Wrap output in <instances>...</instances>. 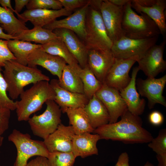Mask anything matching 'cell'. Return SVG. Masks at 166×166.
I'll use <instances>...</instances> for the list:
<instances>
[{"instance_id": "37", "label": "cell", "mask_w": 166, "mask_h": 166, "mask_svg": "<svg viewBox=\"0 0 166 166\" xmlns=\"http://www.w3.org/2000/svg\"><path fill=\"white\" fill-rule=\"evenodd\" d=\"M10 111L8 109L0 108V135L9 128Z\"/></svg>"}, {"instance_id": "22", "label": "cell", "mask_w": 166, "mask_h": 166, "mask_svg": "<svg viewBox=\"0 0 166 166\" xmlns=\"http://www.w3.org/2000/svg\"><path fill=\"white\" fill-rule=\"evenodd\" d=\"M50 83L55 93L54 101L61 109L83 108L89 100L84 94L71 92L63 89L60 86L58 80L52 79Z\"/></svg>"}, {"instance_id": "24", "label": "cell", "mask_w": 166, "mask_h": 166, "mask_svg": "<svg viewBox=\"0 0 166 166\" xmlns=\"http://www.w3.org/2000/svg\"><path fill=\"white\" fill-rule=\"evenodd\" d=\"M84 109L94 130L109 123L110 117L108 111L95 95L89 100Z\"/></svg>"}, {"instance_id": "21", "label": "cell", "mask_w": 166, "mask_h": 166, "mask_svg": "<svg viewBox=\"0 0 166 166\" xmlns=\"http://www.w3.org/2000/svg\"><path fill=\"white\" fill-rule=\"evenodd\" d=\"M139 70L138 67L133 68L130 82L127 86L119 91L128 110L132 114L138 116L143 113L146 104L145 100L140 98V95L137 92L136 87V78Z\"/></svg>"}, {"instance_id": "8", "label": "cell", "mask_w": 166, "mask_h": 166, "mask_svg": "<svg viewBox=\"0 0 166 166\" xmlns=\"http://www.w3.org/2000/svg\"><path fill=\"white\" fill-rule=\"evenodd\" d=\"M158 39V37L134 39L123 36L113 43L110 49L115 58H136L138 60L156 44Z\"/></svg>"}, {"instance_id": "40", "label": "cell", "mask_w": 166, "mask_h": 166, "mask_svg": "<svg viewBox=\"0 0 166 166\" xmlns=\"http://www.w3.org/2000/svg\"><path fill=\"white\" fill-rule=\"evenodd\" d=\"M26 166H49L47 158L42 156H37L28 162Z\"/></svg>"}, {"instance_id": "38", "label": "cell", "mask_w": 166, "mask_h": 166, "mask_svg": "<svg viewBox=\"0 0 166 166\" xmlns=\"http://www.w3.org/2000/svg\"><path fill=\"white\" fill-rule=\"evenodd\" d=\"M63 8L71 11L76 9H79L88 3L85 0H59Z\"/></svg>"}, {"instance_id": "18", "label": "cell", "mask_w": 166, "mask_h": 166, "mask_svg": "<svg viewBox=\"0 0 166 166\" xmlns=\"http://www.w3.org/2000/svg\"><path fill=\"white\" fill-rule=\"evenodd\" d=\"M75 133L71 125L61 123L56 130L44 140L49 152H72V143Z\"/></svg>"}, {"instance_id": "30", "label": "cell", "mask_w": 166, "mask_h": 166, "mask_svg": "<svg viewBox=\"0 0 166 166\" xmlns=\"http://www.w3.org/2000/svg\"><path fill=\"white\" fill-rule=\"evenodd\" d=\"M15 37L18 40L44 45L58 37L52 31L43 27L34 26L33 29L25 30Z\"/></svg>"}, {"instance_id": "9", "label": "cell", "mask_w": 166, "mask_h": 166, "mask_svg": "<svg viewBox=\"0 0 166 166\" xmlns=\"http://www.w3.org/2000/svg\"><path fill=\"white\" fill-rule=\"evenodd\" d=\"M166 44V39L159 45L155 44L137 61L138 67L147 77L155 78L166 69V61L163 54Z\"/></svg>"}, {"instance_id": "47", "label": "cell", "mask_w": 166, "mask_h": 166, "mask_svg": "<svg viewBox=\"0 0 166 166\" xmlns=\"http://www.w3.org/2000/svg\"><path fill=\"white\" fill-rule=\"evenodd\" d=\"M3 139L4 137L2 135H0V147L2 144Z\"/></svg>"}, {"instance_id": "6", "label": "cell", "mask_w": 166, "mask_h": 166, "mask_svg": "<svg viewBox=\"0 0 166 166\" xmlns=\"http://www.w3.org/2000/svg\"><path fill=\"white\" fill-rule=\"evenodd\" d=\"M17 149V156L14 166H26L28 160L35 156L47 158L49 152L43 141L34 140L27 133L14 129L8 137Z\"/></svg>"}, {"instance_id": "7", "label": "cell", "mask_w": 166, "mask_h": 166, "mask_svg": "<svg viewBox=\"0 0 166 166\" xmlns=\"http://www.w3.org/2000/svg\"><path fill=\"white\" fill-rule=\"evenodd\" d=\"M46 108L39 115L34 114L28 120L33 134L44 140L55 131L61 123V110L53 100L45 102Z\"/></svg>"}, {"instance_id": "12", "label": "cell", "mask_w": 166, "mask_h": 166, "mask_svg": "<svg viewBox=\"0 0 166 166\" xmlns=\"http://www.w3.org/2000/svg\"><path fill=\"white\" fill-rule=\"evenodd\" d=\"M131 5L137 12L144 13L151 18L158 26L164 39H166V0H132Z\"/></svg>"}, {"instance_id": "19", "label": "cell", "mask_w": 166, "mask_h": 166, "mask_svg": "<svg viewBox=\"0 0 166 166\" xmlns=\"http://www.w3.org/2000/svg\"><path fill=\"white\" fill-rule=\"evenodd\" d=\"M52 31L61 39L80 66L85 67L87 64L88 50L83 41L74 32L67 29H56Z\"/></svg>"}, {"instance_id": "17", "label": "cell", "mask_w": 166, "mask_h": 166, "mask_svg": "<svg viewBox=\"0 0 166 166\" xmlns=\"http://www.w3.org/2000/svg\"><path fill=\"white\" fill-rule=\"evenodd\" d=\"M66 64L62 58L46 52L41 47L35 49L29 55L27 66L33 68L37 67V65L41 66L52 75L56 76L59 80Z\"/></svg>"}, {"instance_id": "20", "label": "cell", "mask_w": 166, "mask_h": 166, "mask_svg": "<svg viewBox=\"0 0 166 166\" xmlns=\"http://www.w3.org/2000/svg\"><path fill=\"white\" fill-rule=\"evenodd\" d=\"M72 12L63 8L58 10L35 9L27 10L17 16L19 19L25 22L29 21L34 26L43 27L57 18L70 15Z\"/></svg>"}, {"instance_id": "4", "label": "cell", "mask_w": 166, "mask_h": 166, "mask_svg": "<svg viewBox=\"0 0 166 166\" xmlns=\"http://www.w3.org/2000/svg\"><path fill=\"white\" fill-rule=\"evenodd\" d=\"M132 1L124 6L123 36L134 39L158 37L161 34L156 24L146 14L136 13L131 7Z\"/></svg>"}, {"instance_id": "1", "label": "cell", "mask_w": 166, "mask_h": 166, "mask_svg": "<svg viewBox=\"0 0 166 166\" xmlns=\"http://www.w3.org/2000/svg\"><path fill=\"white\" fill-rule=\"evenodd\" d=\"M119 121L109 123L95 129L101 139L121 141L126 144L148 143L153 139L151 134L142 127L139 116L128 109L121 116Z\"/></svg>"}, {"instance_id": "43", "label": "cell", "mask_w": 166, "mask_h": 166, "mask_svg": "<svg viewBox=\"0 0 166 166\" xmlns=\"http://www.w3.org/2000/svg\"><path fill=\"white\" fill-rule=\"evenodd\" d=\"M0 4L2 7L7 8L12 12L15 13L14 9L12 8L10 0H0Z\"/></svg>"}, {"instance_id": "49", "label": "cell", "mask_w": 166, "mask_h": 166, "mask_svg": "<svg viewBox=\"0 0 166 166\" xmlns=\"http://www.w3.org/2000/svg\"></svg>"}, {"instance_id": "13", "label": "cell", "mask_w": 166, "mask_h": 166, "mask_svg": "<svg viewBox=\"0 0 166 166\" xmlns=\"http://www.w3.org/2000/svg\"><path fill=\"white\" fill-rule=\"evenodd\" d=\"M137 59L115 58V61L105 78L104 84L120 91L130 82L129 71Z\"/></svg>"}, {"instance_id": "23", "label": "cell", "mask_w": 166, "mask_h": 166, "mask_svg": "<svg viewBox=\"0 0 166 166\" xmlns=\"http://www.w3.org/2000/svg\"><path fill=\"white\" fill-rule=\"evenodd\" d=\"M101 138L97 134L86 133L75 135L72 143V152L76 158H84L93 155H98L97 144Z\"/></svg>"}, {"instance_id": "28", "label": "cell", "mask_w": 166, "mask_h": 166, "mask_svg": "<svg viewBox=\"0 0 166 166\" xmlns=\"http://www.w3.org/2000/svg\"><path fill=\"white\" fill-rule=\"evenodd\" d=\"M7 46L16 58L15 61L19 64L27 66L29 55L35 49L41 47L42 45L15 39L8 40Z\"/></svg>"}, {"instance_id": "16", "label": "cell", "mask_w": 166, "mask_h": 166, "mask_svg": "<svg viewBox=\"0 0 166 166\" xmlns=\"http://www.w3.org/2000/svg\"><path fill=\"white\" fill-rule=\"evenodd\" d=\"M89 6L88 3L66 18L59 20L56 19L43 27L52 31L58 28L69 30L83 41L85 37V19Z\"/></svg>"}, {"instance_id": "45", "label": "cell", "mask_w": 166, "mask_h": 166, "mask_svg": "<svg viewBox=\"0 0 166 166\" xmlns=\"http://www.w3.org/2000/svg\"><path fill=\"white\" fill-rule=\"evenodd\" d=\"M130 0H109L111 3L115 5L124 6L126 5Z\"/></svg>"}, {"instance_id": "36", "label": "cell", "mask_w": 166, "mask_h": 166, "mask_svg": "<svg viewBox=\"0 0 166 166\" xmlns=\"http://www.w3.org/2000/svg\"><path fill=\"white\" fill-rule=\"evenodd\" d=\"M8 40L0 39V67H3L6 61L16 58L9 49Z\"/></svg>"}, {"instance_id": "14", "label": "cell", "mask_w": 166, "mask_h": 166, "mask_svg": "<svg viewBox=\"0 0 166 166\" xmlns=\"http://www.w3.org/2000/svg\"><path fill=\"white\" fill-rule=\"evenodd\" d=\"M95 95L107 109L110 117L109 124L117 121L118 118L127 109L119 91L105 84H103Z\"/></svg>"}, {"instance_id": "39", "label": "cell", "mask_w": 166, "mask_h": 166, "mask_svg": "<svg viewBox=\"0 0 166 166\" xmlns=\"http://www.w3.org/2000/svg\"><path fill=\"white\" fill-rule=\"evenodd\" d=\"M150 123L152 125L158 126L163 123L164 117L162 114L160 112L155 110L151 112L148 116Z\"/></svg>"}, {"instance_id": "29", "label": "cell", "mask_w": 166, "mask_h": 166, "mask_svg": "<svg viewBox=\"0 0 166 166\" xmlns=\"http://www.w3.org/2000/svg\"><path fill=\"white\" fill-rule=\"evenodd\" d=\"M58 83L61 87L66 90L84 94L83 84L79 74L68 65L64 67Z\"/></svg>"}, {"instance_id": "25", "label": "cell", "mask_w": 166, "mask_h": 166, "mask_svg": "<svg viewBox=\"0 0 166 166\" xmlns=\"http://www.w3.org/2000/svg\"><path fill=\"white\" fill-rule=\"evenodd\" d=\"M41 48L46 52L63 59L79 75L82 68L60 38L58 37L46 44L42 45Z\"/></svg>"}, {"instance_id": "11", "label": "cell", "mask_w": 166, "mask_h": 166, "mask_svg": "<svg viewBox=\"0 0 166 166\" xmlns=\"http://www.w3.org/2000/svg\"><path fill=\"white\" fill-rule=\"evenodd\" d=\"M166 84V75L156 78L147 77L145 80L138 78L136 80L137 89L141 96L148 101L149 109L153 108L156 104L166 107V101L163 93Z\"/></svg>"}, {"instance_id": "26", "label": "cell", "mask_w": 166, "mask_h": 166, "mask_svg": "<svg viewBox=\"0 0 166 166\" xmlns=\"http://www.w3.org/2000/svg\"><path fill=\"white\" fill-rule=\"evenodd\" d=\"M65 113L76 135L85 133H91L94 129L91 126L89 119L84 108L75 109L64 108L61 109Z\"/></svg>"}, {"instance_id": "44", "label": "cell", "mask_w": 166, "mask_h": 166, "mask_svg": "<svg viewBox=\"0 0 166 166\" xmlns=\"http://www.w3.org/2000/svg\"><path fill=\"white\" fill-rule=\"evenodd\" d=\"M156 157L158 162V166H166V155H156Z\"/></svg>"}, {"instance_id": "10", "label": "cell", "mask_w": 166, "mask_h": 166, "mask_svg": "<svg viewBox=\"0 0 166 166\" xmlns=\"http://www.w3.org/2000/svg\"><path fill=\"white\" fill-rule=\"evenodd\" d=\"M100 11L108 36L113 43L123 36L124 6L115 5L109 0H102Z\"/></svg>"}, {"instance_id": "42", "label": "cell", "mask_w": 166, "mask_h": 166, "mask_svg": "<svg viewBox=\"0 0 166 166\" xmlns=\"http://www.w3.org/2000/svg\"><path fill=\"white\" fill-rule=\"evenodd\" d=\"M29 1L30 0H15L14 10L15 13L17 16L19 14V13L21 11L23 7L25 6H26Z\"/></svg>"}, {"instance_id": "31", "label": "cell", "mask_w": 166, "mask_h": 166, "mask_svg": "<svg viewBox=\"0 0 166 166\" xmlns=\"http://www.w3.org/2000/svg\"><path fill=\"white\" fill-rule=\"evenodd\" d=\"M79 75L83 84L84 94L89 100L103 84L97 78L88 64L81 69Z\"/></svg>"}, {"instance_id": "27", "label": "cell", "mask_w": 166, "mask_h": 166, "mask_svg": "<svg viewBox=\"0 0 166 166\" xmlns=\"http://www.w3.org/2000/svg\"><path fill=\"white\" fill-rule=\"evenodd\" d=\"M13 13L10 9L0 6V26L6 34L15 37L29 29L26 22L16 18Z\"/></svg>"}, {"instance_id": "33", "label": "cell", "mask_w": 166, "mask_h": 166, "mask_svg": "<svg viewBox=\"0 0 166 166\" xmlns=\"http://www.w3.org/2000/svg\"><path fill=\"white\" fill-rule=\"evenodd\" d=\"M2 70L0 67V108L14 110L16 109L15 102L7 95V85L2 72Z\"/></svg>"}, {"instance_id": "15", "label": "cell", "mask_w": 166, "mask_h": 166, "mask_svg": "<svg viewBox=\"0 0 166 166\" xmlns=\"http://www.w3.org/2000/svg\"><path fill=\"white\" fill-rule=\"evenodd\" d=\"M115 59L111 49H88L87 64L97 78L103 84Z\"/></svg>"}, {"instance_id": "41", "label": "cell", "mask_w": 166, "mask_h": 166, "mask_svg": "<svg viewBox=\"0 0 166 166\" xmlns=\"http://www.w3.org/2000/svg\"><path fill=\"white\" fill-rule=\"evenodd\" d=\"M128 155L126 152L121 153L118 157L117 161L114 166H130Z\"/></svg>"}, {"instance_id": "48", "label": "cell", "mask_w": 166, "mask_h": 166, "mask_svg": "<svg viewBox=\"0 0 166 166\" xmlns=\"http://www.w3.org/2000/svg\"><path fill=\"white\" fill-rule=\"evenodd\" d=\"M144 166H153V165L148 161H147Z\"/></svg>"}, {"instance_id": "35", "label": "cell", "mask_w": 166, "mask_h": 166, "mask_svg": "<svg viewBox=\"0 0 166 166\" xmlns=\"http://www.w3.org/2000/svg\"><path fill=\"white\" fill-rule=\"evenodd\" d=\"M148 146L156 153V155H166V129L160 130L158 136L153 138L148 143Z\"/></svg>"}, {"instance_id": "2", "label": "cell", "mask_w": 166, "mask_h": 166, "mask_svg": "<svg viewBox=\"0 0 166 166\" xmlns=\"http://www.w3.org/2000/svg\"><path fill=\"white\" fill-rule=\"evenodd\" d=\"M3 67V74L7 85V92L12 99H17L27 85L50 80L49 77L37 67L24 65L15 60L7 61Z\"/></svg>"}, {"instance_id": "32", "label": "cell", "mask_w": 166, "mask_h": 166, "mask_svg": "<svg viewBox=\"0 0 166 166\" xmlns=\"http://www.w3.org/2000/svg\"><path fill=\"white\" fill-rule=\"evenodd\" d=\"M76 158L72 152H49L47 163L49 166H73Z\"/></svg>"}, {"instance_id": "46", "label": "cell", "mask_w": 166, "mask_h": 166, "mask_svg": "<svg viewBox=\"0 0 166 166\" xmlns=\"http://www.w3.org/2000/svg\"><path fill=\"white\" fill-rule=\"evenodd\" d=\"M0 38L6 40L11 39H15V37L12 36L5 33L3 31V29L0 26Z\"/></svg>"}, {"instance_id": "34", "label": "cell", "mask_w": 166, "mask_h": 166, "mask_svg": "<svg viewBox=\"0 0 166 166\" xmlns=\"http://www.w3.org/2000/svg\"><path fill=\"white\" fill-rule=\"evenodd\" d=\"M27 10L43 9L58 10L63 8L59 0H30Z\"/></svg>"}, {"instance_id": "5", "label": "cell", "mask_w": 166, "mask_h": 166, "mask_svg": "<svg viewBox=\"0 0 166 166\" xmlns=\"http://www.w3.org/2000/svg\"><path fill=\"white\" fill-rule=\"evenodd\" d=\"M85 28V37L83 42L88 50L94 48L111 49L113 43L107 34L100 9L89 6Z\"/></svg>"}, {"instance_id": "3", "label": "cell", "mask_w": 166, "mask_h": 166, "mask_svg": "<svg viewBox=\"0 0 166 166\" xmlns=\"http://www.w3.org/2000/svg\"><path fill=\"white\" fill-rule=\"evenodd\" d=\"M20 96V100L15 101L18 120L28 121L30 115L41 109L47 100L54 101L55 93L48 81H41L33 84Z\"/></svg>"}]
</instances>
